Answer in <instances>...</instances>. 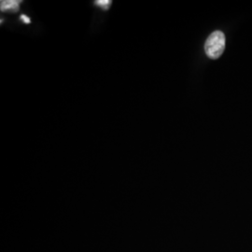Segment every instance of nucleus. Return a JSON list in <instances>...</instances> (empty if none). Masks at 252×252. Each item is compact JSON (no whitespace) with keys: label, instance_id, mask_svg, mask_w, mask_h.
<instances>
[{"label":"nucleus","instance_id":"nucleus-1","mask_svg":"<svg viewBox=\"0 0 252 252\" xmlns=\"http://www.w3.org/2000/svg\"><path fill=\"white\" fill-rule=\"evenodd\" d=\"M225 49V36L220 31H215L207 37L205 53L210 59H218Z\"/></svg>","mask_w":252,"mask_h":252},{"label":"nucleus","instance_id":"nucleus-2","mask_svg":"<svg viewBox=\"0 0 252 252\" xmlns=\"http://www.w3.org/2000/svg\"><path fill=\"white\" fill-rule=\"evenodd\" d=\"M20 3H22V1H18V0H2L0 2V9H1V11L17 12L19 9H20Z\"/></svg>","mask_w":252,"mask_h":252},{"label":"nucleus","instance_id":"nucleus-3","mask_svg":"<svg viewBox=\"0 0 252 252\" xmlns=\"http://www.w3.org/2000/svg\"><path fill=\"white\" fill-rule=\"evenodd\" d=\"M111 3H112L111 0H96V1H94V4H95L96 6H98V7L102 8L103 9H105V10L109 9Z\"/></svg>","mask_w":252,"mask_h":252},{"label":"nucleus","instance_id":"nucleus-4","mask_svg":"<svg viewBox=\"0 0 252 252\" xmlns=\"http://www.w3.org/2000/svg\"><path fill=\"white\" fill-rule=\"evenodd\" d=\"M21 19L26 23V24H30V19L28 18L26 15H21Z\"/></svg>","mask_w":252,"mask_h":252}]
</instances>
